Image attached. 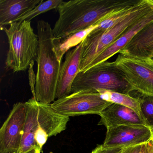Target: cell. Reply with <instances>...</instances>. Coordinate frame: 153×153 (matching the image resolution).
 Masks as SVG:
<instances>
[{
    "instance_id": "cell-1",
    "label": "cell",
    "mask_w": 153,
    "mask_h": 153,
    "mask_svg": "<svg viewBox=\"0 0 153 153\" xmlns=\"http://www.w3.org/2000/svg\"><path fill=\"white\" fill-rule=\"evenodd\" d=\"M140 0H74L57 8L59 18L53 29L54 41L63 42L71 36L95 26L109 14Z\"/></svg>"
},
{
    "instance_id": "cell-2",
    "label": "cell",
    "mask_w": 153,
    "mask_h": 153,
    "mask_svg": "<svg viewBox=\"0 0 153 153\" xmlns=\"http://www.w3.org/2000/svg\"><path fill=\"white\" fill-rule=\"evenodd\" d=\"M37 29L39 48L36 60L35 99L39 102L51 104L56 99L62 60L57 54L51 25L44 20H39Z\"/></svg>"
},
{
    "instance_id": "cell-3",
    "label": "cell",
    "mask_w": 153,
    "mask_h": 153,
    "mask_svg": "<svg viewBox=\"0 0 153 153\" xmlns=\"http://www.w3.org/2000/svg\"><path fill=\"white\" fill-rule=\"evenodd\" d=\"M153 10V0H140L128 16L111 27L98 32H93L92 29L84 39L80 72L85 71L89 64L102 52L136 21Z\"/></svg>"
},
{
    "instance_id": "cell-4",
    "label": "cell",
    "mask_w": 153,
    "mask_h": 153,
    "mask_svg": "<svg viewBox=\"0 0 153 153\" xmlns=\"http://www.w3.org/2000/svg\"><path fill=\"white\" fill-rule=\"evenodd\" d=\"M1 28L7 35L9 50L6 68L14 72L25 71L37 59L39 38L30 21L16 22Z\"/></svg>"
},
{
    "instance_id": "cell-5",
    "label": "cell",
    "mask_w": 153,
    "mask_h": 153,
    "mask_svg": "<svg viewBox=\"0 0 153 153\" xmlns=\"http://www.w3.org/2000/svg\"><path fill=\"white\" fill-rule=\"evenodd\" d=\"M85 90H107L127 94L131 92L123 75L108 61L78 73L72 84L71 93Z\"/></svg>"
},
{
    "instance_id": "cell-6",
    "label": "cell",
    "mask_w": 153,
    "mask_h": 153,
    "mask_svg": "<svg viewBox=\"0 0 153 153\" xmlns=\"http://www.w3.org/2000/svg\"><path fill=\"white\" fill-rule=\"evenodd\" d=\"M129 85L131 92L142 96L153 97V60L140 59L120 54L112 62Z\"/></svg>"
},
{
    "instance_id": "cell-7",
    "label": "cell",
    "mask_w": 153,
    "mask_h": 153,
    "mask_svg": "<svg viewBox=\"0 0 153 153\" xmlns=\"http://www.w3.org/2000/svg\"><path fill=\"white\" fill-rule=\"evenodd\" d=\"M112 103L104 100L96 90H85L72 93L51 104L56 111L67 117L96 114Z\"/></svg>"
},
{
    "instance_id": "cell-8",
    "label": "cell",
    "mask_w": 153,
    "mask_h": 153,
    "mask_svg": "<svg viewBox=\"0 0 153 153\" xmlns=\"http://www.w3.org/2000/svg\"><path fill=\"white\" fill-rule=\"evenodd\" d=\"M27 115L25 103L14 105L0 129V153L18 152L24 134Z\"/></svg>"
},
{
    "instance_id": "cell-9",
    "label": "cell",
    "mask_w": 153,
    "mask_h": 153,
    "mask_svg": "<svg viewBox=\"0 0 153 153\" xmlns=\"http://www.w3.org/2000/svg\"><path fill=\"white\" fill-rule=\"evenodd\" d=\"M36 130L35 140L36 146L42 150L48 138L59 134L67 128L69 117L55 111L51 104L39 102Z\"/></svg>"
},
{
    "instance_id": "cell-10",
    "label": "cell",
    "mask_w": 153,
    "mask_h": 153,
    "mask_svg": "<svg viewBox=\"0 0 153 153\" xmlns=\"http://www.w3.org/2000/svg\"><path fill=\"white\" fill-rule=\"evenodd\" d=\"M152 137V131L146 126L122 125L107 129L102 145L110 148H125L149 143Z\"/></svg>"
},
{
    "instance_id": "cell-11",
    "label": "cell",
    "mask_w": 153,
    "mask_h": 153,
    "mask_svg": "<svg viewBox=\"0 0 153 153\" xmlns=\"http://www.w3.org/2000/svg\"><path fill=\"white\" fill-rule=\"evenodd\" d=\"M84 42L83 40L75 48L66 53L65 61L62 64L60 71L56 99L62 98L71 93L72 84L80 72Z\"/></svg>"
},
{
    "instance_id": "cell-12",
    "label": "cell",
    "mask_w": 153,
    "mask_h": 153,
    "mask_svg": "<svg viewBox=\"0 0 153 153\" xmlns=\"http://www.w3.org/2000/svg\"><path fill=\"white\" fill-rule=\"evenodd\" d=\"M98 125H103L106 129L122 125L146 126L140 114L126 106L112 103L100 114Z\"/></svg>"
},
{
    "instance_id": "cell-13",
    "label": "cell",
    "mask_w": 153,
    "mask_h": 153,
    "mask_svg": "<svg viewBox=\"0 0 153 153\" xmlns=\"http://www.w3.org/2000/svg\"><path fill=\"white\" fill-rule=\"evenodd\" d=\"M153 23V10L146 14L131 26L115 42L102 52L92 61L86 70L102 62L107 61L111 57L116 53H119L138 33Z\"/></svg>"
},
{
    "instance_id": "cell-14",
    "label": "cell",
    "mask_w": 153,
    "mask_h": 153,
    "mask_svg": "<svg viewBox=\"0 0 153 153\" xmlns=\"http://www.w3.org/2000/svg\"><path fill=\"white\" fill-rule=\"evenodd\" d=\"M119 53L133 58L151 59L153 57V23L138 33Z\"/></svg>"
},
{
    "instance_id": "cell-15",
    "label": "cell",
    "mask_w": 153,
    "mask_h": 153,
    "mask_svg": "<svg viewBox=\"0 0 153 153\" xmlns=\"http://www.w3.org/2000/svg\"><path fill=\"white\" fill-rule=\"evenodd\" d=\"M42 0H0V28L10 25L32 11Z\"/></svg>"
},
{
    "instance_id": "cell-16",
    "label": "cell",
    "mask_w": 153,
    "mask_h": 153,
    "mask_svg": "<svg viewBox=\"0 0 153 153\" xmlns=\"http://www.w3.org/2000/svg\"><path fill=\"white\" fill-rule=\"evenodd\" d=\"M25 103L27 107L26 119L21 146L17 153H24L33 149H39L35 140L38 117V102L32 97Z\"/></svg>"
},
{
    "instance_id": "cell-17",
    "label": "cell",
    "mask_w": 153,
    "mask_h": 153,
    "mask_svg": "<svg viewBox=\"0 0 153 153\" xmlns=\"http://www.w3.org/2000/svg\"><path fill=\"white\" fill-rule=\"evenodd\" d=\"M97 91L104 100L130 108L140 114V98H135L131 96L129 94L115 91L104 90H97Z\"/></svg>"
},
{
    "instance_id": "cell-18",
    "label": "cell",
    "mask_w": 153,
    "mask_h": 153,
    "mask_svg": "<svg viewBox=\"0 0 153 153\" xmlns=\"http://www.w3.org/2000/svg\"><path fill=\"white\" fill-rule=\"evenodd\" d=\"M137 4L127 6L111 12L97 24L92 31L98 32L107 30L128 16Z\"/></svg>"
},
{
    "instance_id": "cell-19",
    "label": "cell",
    "mask_w": 153,
    "mask_h": 153,
    "mask_svg": "<svg viewBox=\"0 0 153 153\" xmlns=\"http://www.w3.org/2000/svg\"><path fill=\"white\" fill-rule=\"evenodd\" d=\"M63 2L62 0H49L42 1V2L36 6L32 11L22 17L18 19L16 22H22L27 20L30 21L42 13L56 9Z\"/></svg>"
},
{
    "instance_id": "cell-20",
    "label": "cell",
    "mask_w": 153,
    "mask_h": 153,
    "mask_svg": "<svg viewBox=\"0 0 153 153\" xmlns=\"http://www.w3.org/2000/svg\"><path fill=\"white\" fill-rule=\"evenodd\" d=\"M140 99V114L146 126L153 130V97L142 96Z\"/></svg>"
},
{
    "instance_id": "cell-21",
    "label": "cell",
    "mask_w": 153,
    "mask_h": 153,
    "mask_svg": "<svg viewBox=\"0 0 153 153\" xmlns=\"http://www.w3.org/2000/svg\"><path fill=\"white\" fill-rule=\"evenodd\" d=\"M122 148H110L104 146L102 145H97V146L92 151L91 153H121L123 150Z\"/></svg>"
},
{
    "instance_id": "cell-22",
    "label": "cell",
    "mask_w": 153,
    "mask_h": 153,
    "mask_svg": "<svg viewBox=\"0 0 153 153\" xmlns=\"http://www.w3.org/2000/svg\"><path fill=\"white\" fill-rule=\"evenodd\" d=\"M33 64L34 62L30 65V67H29V78L31 90H32V92L33 93V97L35 98V85L36 81V76L35 75L33 69Z\"/></svg>"
},
{
    "instance_id": "cell-23",
    "label": "cell",
    "mask_w": 153,
    "mask_h": 153,
    "mask_svg": "<svg viewBox=\"0 0 153 153\" xmlns=\"http://www.w3.org/2000/svg\"><path fill=\"white\" fill-rule=\"evenodd\" d=\"M143 145L142 144L125 148L123 149L121 153H140Z\"/></svg>"
},
{
    "instance_id": "cell-24",
    "label": "cell",
    "mask_w": 153,
    "mask_h": 153,
    "mask_svg": "<svg viewBox=\"0 0 153 153\" xmlns=\"http://www.w3.org/2000/svg\"><path fill=\"white\" fill-rule=\"evenodd\" d=\"M140 153H149V143L143 144Z\"/></svg>"
},
{
    "instance_id": "cell-25",
    "label": "cell",
    "mask_w": 153,
    "mask_h": 153,
    "mask_svg": "<svg viewBox=\"0 0 153 153\" xmlns=\"http://www.w3.org/2000/svg\"><path fill=\"white\" fill-rule=\"evenodd\" d=\"M41 151L39 149H33L24 153H41Z\"/></svg>"
},
{
    "instance_id": "cell-26",
    "label": "cell",
    "mask_w": 153,
    "mask_h": 153,
    "mask_svg": "<svg viewBox=\"0 0 153 153\" xmlns=\"http://www.w3.org/2000/svg\"><path fill=\"white\" fill-rule=\"evenodd\" d=\"M149 153H153V147L151 142H149Z\"/></svg>"
},
{
    "instance_id": "cell-27",
    "label": "cell",
    "mask_w": 153,
    "mask_h": 153,
    "mask_svg": "<svg viewBox=\"0 0 153 153\" xmlns=\"http://www.w3.org/2000/svg\"><path fill=\"white\" fill-rule=\"evenodd\" d=\"M152 131V138H151V141H150L151 142V144H152V146H153V130Z\"/></svg>"
},
{
    "instance_id": "cell-28",
    "label": "cell",
    "mask_w": 153,
    "mask_h": 153,
    "mask_svg": "<svg viewBox=\"0 0 153 153\" xmlns=\"http://www.w3.org/2000/svg\"><path fill=\"white\" fill-rule=\"evenodd\" d=\"M17 153V152H13V153Z\"/></svg>"
},
{
    "instance_id": "cell-29",
    "label": "cell",
    "mask_w": 153,
    "mask_h": 153,
    "mask_svg": "<svg viewBox=\"0 0 153 153\" xmlns=\"http://www.w3.org/2000/svg\"><path fill=\"white\" fill-rule=\"evenodd\" d=\"M152 58H153V57H152ZM152 58H151V59H152Z\"/></svg>"
}]
</instances>
